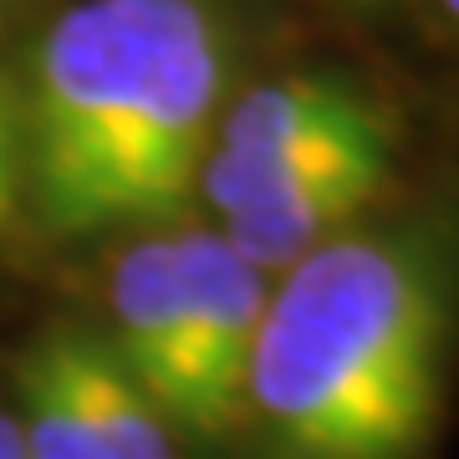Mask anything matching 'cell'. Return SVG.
<instances>
[{"label":"cell","mask_w":459,"mask_h":459,"mask_svg":"<svg viewBox=\"0 0 459 459\" xmlns=\"http://www.w3.org/2000/svg\"><path fill=\"white\" fill-rule=\"evenodd\" d=\"M21 98V199L56 235L159 230L189 210L225 113V36L199 0H82Z\"/></svg>","instance_id":"1"},{"label":"cell","mask_w":459,"mask_h":459,"mask_svg":"<svg viewBox=\"0 0 459 459\" xmlns=\"http://www.w3.org/2000/svg\"><path fill=\"white\" fill-rule=\"evenodd\" d=\"M455 265L434 230H342L271 281L246 413L281 459H413L434 434Z\"/></svg>","instance_id":"2"},{"label":"cell","mask_w":459,"mask_h":459,"mask_svg":"<svg viewBox=\"0 0 459 459\" xmlns=\"http://www.w3.org/2000/svg\"><path fill=\"white\" fill-rule=\"evenodd\" d=\"M377 153H398L394 117L347 77L296 72L250 87L220 113L199 195L220 220H230L301 179Z\"/></svg>","instance_id":"3"},{"label":"cell","mask_w":459,"mask_h":459,"mask_svg":"<svg viewBox=\"0 0 459 459\" xmlns=\"http://www.w3.org/2000/svg\"><path fill=\"white\" fill-rule=\"evenodd\" d=\"M174 250L184 286V377L174 429L214 439L246 419V383L271 276L230 246L220 225L174 230Z\"/></svg>","instance_id":"4"},{"label":"cell","mask_w":459,"mask_h":459,"mask_svg":"<svg viewBox=\"0 0 459 459\" xmlns=\"http://www.w3.org/2000/svg\"><path fill=\"white\" fill-rule=\"evenodd\" d=\"M108 316L113 332L102 337L123 373L153 398V409L174 424L184 377V286L174 235L148 230L133 240L108 271Z\"/></svg>","instance_id":"5"},{"label":"cell","mask_w":459,"mask_h":459,"mask_svg":"<svg viewBox=\"0 0 459 459\" xmlns=\"http://www.w3.org/2000/svg\"><path fill=\"white\" fill-rule=\"evenodd\" d=\"M394 184V153L352 159L342 169H327L316 179H301L281 195L250 204V210L220 220V235L240 250L255 271L281 276L286 265L327 246L332 235L358 225V214Z\"/></svg>","instance_id":"6"},{"label":"cell","mask_w":459,"mask_h":459,"mask_svg":"<svg viewBox=\"0 0 459 459\" xmlns=\"http://www.w3.org/2000/svg\"><path fill=\"white\" fill-rule=\"evenodd\" d=\"M72 394L87 413L92 459H174V424L153 409V398L123 373L98 332H56Z\"/></svg>","instance_id":"7"},{"label":"cell","mask_w":459,"mask_h":459,"mask_svg":"<svg viewBox=\"0 0 459 459\" xmlns=\"http://www.w3.org/2000/svg\"><path fill=\"white\" fill-rule=\"evenodd\" d=\"M21 394V439H26V459H92V434H87V413L72 394L56 332H47L41 342L21 358L16 373Z\"/></svg>","instance_id":"8"},{"label":"cell","mask_w":459,"mask_h":459,"mask_svg":"<svg viewBox=\"0 0 459 459\" xmlns=\"http://www.w3.org/2000/svg\"><path fill=\"white\" fill-rule=\"evenodd\" d=\"M21 204V98L0 72V230Z\"/></svg>","instance_id":"9"},{"label":"cell","mask_w":459,"mask_h":459,"mask_svg":"<svg viewBox=\"0 0 459 459\" xmlns=\"http://www.w3.org/2000/svg\"><path fill=\"white\" fill-rule=\"evenodd\" d=\"M0 459H26V439H21L16 413H0Z\"/></svg>","instance_id":"10"},{"label":"cell","mask_w":459,"mask_h":459,"mask_svg":"<svg viewBox=\"0 0 459 459\" xmlns=\"http://www.w3.org/2000/svg\"><path fill=\"white\" fill-rule=\"evenodd\" d=\"M439 5H444V16H449V21L459 26V0H439Z\"/></svg>","instance_id":"11"}]
</instances>
